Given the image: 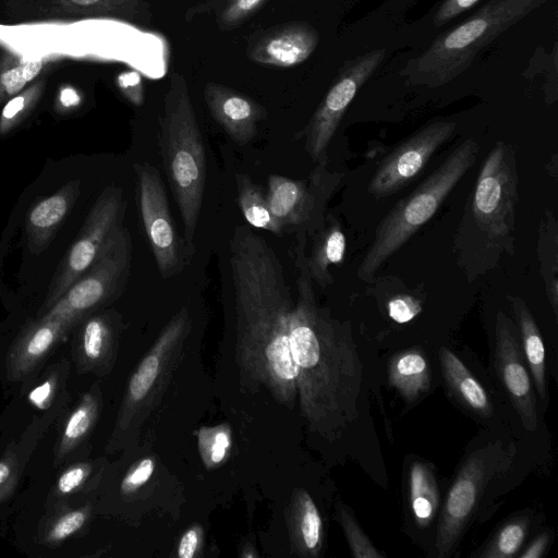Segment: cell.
<instances>
[{
	"label": "cell",
	"instance_id": "1",
	"mask_svg": "<svg viewBox=\"0 0 558 558\" xmlns=\"http://www.w3.org/2000/svg\"><path fill=\"white\" fill-rule=\"evenodd\" d=\"M230 268L241 373L293 409L298 396L289 326L294 302L279 256L263 236L238 226Z\"/></svg>",
	"mask_w": 558,
	"mask_h": 558
},
{
	"label": "cell",
	"instance_id": "10",
	"mask_svg": "<svg viewBox=\"0 0 558 558\" xmlns=\"http://www.w3.org/2000/svg\"><path fill=\"white\" fill-rule=\"evenodd\" d=\"M499 445L473 451L460 468L445 499L438 521L435 549L446 557L456 548L488 482L502 469Z\"/></svg>",
	"mask_w": 558,
	"mask_h": 558
},
{
	"label": "cell",
	"instance_id": "17",
	"mask_svg": "<svg viewBox=\"0 0 558 558\" xmlns=\"http://www.w3.org/2000/svg\"><path fill=\"white\" fill-rule=\"evenodd\" d=\"M204 97L210 114L239 145L250 143L266 110L251 97L219 83L209 82Z\"/></svg>",
	"mask_w": 558,
	"mask_h": 558
},
{
	"label": "cell",
	"instance_id": "19",
	"mask_svg": "<svg viewBox=\"0 0 558 558\" xmlns=\"http://www.w3.org/2000/svg\"><path fill=\"white\" fill-rule=\"evenodd\" d=\"M80 189V180H72L29 210L26 218V233L28 246L33 253L38 254L48 246L74 206Z\"/></svg>",
	"mask_w": 558,
	"mask_h": 558
},
{
	"label": "cell",
	"instance_id": "36",
	"mask_svg": "<svg viewBox=\"0 0 558 558\" xmlns=\"http://www.w3.org/2000/svg\"><path fill=\"white\" fill-rule=\"evenodd\" d=\"M23 59L5 52L0 57V105L5 104L28 84L22 74Z\"/></svg>",
	"mask_w": 558,
	"mask_h": 558
},
{
	"label": "cell",
	"instance_id": "25",
	"mask_svg": "<svg viewBox=\"0 0 558 558\" xmlns=\"http://www.w3.org/2000/svg\"><path fill=\"white\" fill-rule=\"evenodd\" d=\"M408 483L413 518L418 526L426 527L433 522L439 501L435 474L427 463L416 461L411 464Z\"/></svg>",
	"mask_w": 558,
	"mask_h": 558
},
{
	"label": "cell",
	"instance_id": "8",
	"mask_svg": "<svg viewBox=\"0 0 558 558\" xmlns=\"http://www.w3.org/2000/svg\"><path fill=\"white\" fill-rule=\"evenodd\" d=\"M131 260V235L122 226L112 234L89 269L44 315L76 325L87 314L109 304L122 293L129 279Z\"/></svg>",
	"mask_w": 558,
	"mask_h": 558
},
{
	"label": "cell",
	"instance_id": "37",
	"mask_svg": "<svg viewBox=\"0 0 558 558\" xmlns=\"http://www.w3.org/2000/svg\"><path fill=\"white\" fill-rule=\"evenodd\" d=\"M87 518L88 510L86 508L64 513L53 522L48 531L47 539L51 543L64 541L77 532L85 524Z\"/></svg>",
	"mask_w": 558,
	"mask_h": 558
},
{
	"label": "cell",
	"instance_id": "38",
	"mask_svg": "<svg viewBox=\"0 0 558 558\" xmlns=\"http://www.w3.org/2000/svg\"><path fill=\"white\" fill-rule=\"evenodd\" d=\"M155 459L146 457L140 460L124 476L121 483V492L130 495L143 487L155 471Z\"/></svg>",
	"mask_w": 558,
	"mask_h": 558
},
{
	"label": "cell",
	"instance_id": "39",
	"mask_svg": "<svg viewBox=\"0 0 558 558\" xmlns=\"http://www.w3.org/2000/svg\"><path fill=\"white\" fill-rule=\"evenodd\" d=\"M117 84L124 97L135 106L144 101V84L141 75L133 70L121 72L117 77Z\"/></svg>",
	"mask_w": 558,
	"mask_h": 558
},
{
	"label": "cell",
	"instance_id": "28",
	"mask_svg": "<svg viewBox=\"0 0 558 558\" xmlns=\"http://www.w3.org/2000/svg\"><path fill=\"white\" fill-rule=\"evenodd\" d=\"M239 206L245 220L253 227L276 234L284 232L283 226L271 214L266 196L248 175L235 174Z\"/></svg>",
	"mask_w": 558,
	"mask_h": 558
},
{
	"label": "cell",
	"instance_id": "18",
	"mask_svg": "<svg viewBox=\"0 0 558 558\" xmlns=\"http://www.w3.org/2000/svg\"><path fill=\"white\" fill-rule=\"evenodd\" d=\"M73 326L65 319L46 315L31 324L20 335L9 354L10 377L19 379L28 374Z\"/></svg>",
	"mask_w": 558,
	"mask_h": 558
},
{
	"label": "cell",
	"instance_id": "47",
	"mask_svg": "<svg viewBox=\"0 0 558 558\" xmlns=\"http://www.w3.org/2000/svg\"><path fill=\"white\" fill-rule=\"evenodd\" d=\"M43 59H31L22 61V74L27 83L34 81L43 70Z\"/></svg>",
	"mask_w": 558,
	"mask_h": 558
},
{
	"label": "cell",
	"instance_id": "2",
	"mask_svg": "<svg viewBox=\"0 0 558 558\" xmlns=\"http://www.w3.org/2000/svg\"><path fill=\"white\" fill-rule=\"evenodd\" d=\"M304 248V242L295 247L298 294L289 326L296 401L310 430L333 441L356 418L362 365L350 325L316 302Z\"/></svg>",
	"mask_w": 558,
	"mask_h": 558
},
{
	"label": "cell",
	"instance_id": "32",
	"mask_svg": "<svg viewBox=\"0 0 558 558\" xmlns=\"http://www.w3.org/2000/svg\"><path fill=\"white\" fill-rule=\"evenodd\" d=\"M527 527L529 520L523 517L507 522L480 556L485 558L514 557L525 539Z\"/></svg>",
	"mask_w": 558,
	"mask_h": 558
},
{
	"label": "cell",
	"instance_id": "27",
	"mask_svg": "<svg viewBox=\"0 0 558 558\" xmlns=\"http://www.w3.org/2000/svg\"><path fill=\"white\" fill-rule=\"evenodd\" d=\"M109 313L89 317L82 328L81 353L89 366H98L107 362L113 351L117 326Z\"/></svg>",
	"mask_w": 558,
	"mask_h": 558
},
{
	"label": "cell",
	"instance_id": "9",
	"mask_svg": "<svg viewBox=\"0 0 558 558\" xmlns=\"http://www.w3.org/2000/svg\"><path fill=\"white\" fill-rule=\"evenodd\" d=\"M125 209L126 201L119 186L109 185L101 192L50 282L40 316L94 264L112 234L122 227Z\"/></svg>",
	"mask_w": 558,
	"mask_h": 558
},
{
	"label": "cell",
	"instance_id": "20",
	"mask_svg": "<svg viewBox=\"0 0 558 558\" xmlns=\"http://www.w3.org/2000/svg\"><path fill=\"white\" fill-rule=\"evenodd\" d=\"M287 524L291 553L303 558L320 555L324 526L320 512L304 489H295L287 508Z\"/></svg>",
	"mask_w": 558,
	"mask_h": 558
},
{
	"label": "cell",
	"instance_id": "6",
	"mask_svg": "<svg viewBox=\"0 0 558 558\" xmlns=\"http://www.w3.org/2000/svg\"><path fill=\"white\" fill-rule=\"evenodd\" d=\"M480 146L473 138L463 141L450 155L381 219L356 271L363 281L399 251L437 211L476 160Z\"/></svg>",
	"mask_w": 558,
	"mask_h": 558
},
{
	"label": "cell",
	"instance_id": "16",
	"mask_svg": "<svg viewBox=\"0 0 558 558\" xmlns=\"http://www.w3.org/2000/svg\"><path fill=\"white\" fill-rule=\"evenodd\" d=\"M319 41L317 31L305 22H290L271 27L254 37L246 50L253 62L292 68L305 62Z\"/></svg>",
	"mask_w": 558,
	"mask_h": 558
},
{
	"label": "cell",
	"instance_id": "42",
	"mask_svg": "<svg viewBox=\"0 0 558 558\" xmlns=\"http://www.w3.org/2000/svg\"><path fill=\"white\" fill-rule=\"evenodd\" d=\"M90 465L75 464L65 470L59 477L57 488L61 494H70L78 488L90 473Z\"/></svg>",
	"mask_w": 558,
	"mask_h": 558
},
{
	"label": "cell",
	"instance_id": "29",
	"mask_svg": "<svg viewBox=\"0 0 558 558\" xmlns=\"http://www.w3.org/2000/svg\"><path fill=\"white\" fill-rule=\"evenodd\" d=\"M63 9L87 15H113L143 20L148 13L143 0H53Z\"/></svg>",
	"mask_w": 558,
	"mask_h": 558
},
{
	"label": "cell",
	"instance_id": "34",
	"mask_svg": "<svg viewBox=\"0 0 558 558\" xmlns=\"http://www.w3.org/2000/svg\"><path fill=\"white\" fill-rule=\"evenodd\" d=\"M337 515L354 558H383L385 555L371 543L351 509L341 500L337 501Z\"/></svg>",
	"mask_w": 558,
	"mask_h": 558
},
{
	"label": "cell",
	"instance_id": "12",
	"mask_svg": "<svg viewBox=\"0 0 558 558\" xmlns=\"http://www.w3.org/2000/svg\"><path fill=\"white\" fill-rule=\"evenodd\" d=\"M386 57V49L359 54L339 70L333 83L302 132L305 149L314 162L327 160L329 146L347 109L360 88L369 80Z\"/></svg>",
	"mask_w": 558,
	"mask_h": 558
},
{
	"label": "cell",
	"instance_id": "40",
	"mask_svg": "<svg viewBox=\"0 0 558 558\" xmlns=\"http://www.w3.org/2000/svg\"><path fill=\"white\" fill-rule=\"evenodd\" d=\"M481 0H444L433 17L434 26H445L462 13L472 9Z\"/></svg>",
	"mask_w": 558,
	"mask_h": 558
},
{
	"label": "cell",
	"instance_id": "48",
	"mask_svg": "<svg viewBox=\"0 0 558 558\" xmlns=\"http://www.w3.org/2000/svg\"><path fill=\"white\" fill-rule=\"evenodd\" d=\"M13 477L12 465L9 461L0 462V495L8 489Z\"/></svg>",
	"mask_w": 558,
	"mask_h": 558
},
{
	"label": "cell",
	"instance_id": "43",
	"mask_svg": "<svg viewBox=\"0 0 558 558\" xmlns=\"http://www.w3.org/2000/svg\"><path fill=\"white\" fill-rule=\"evenodd\" d=\"M203 539V530L201 525L194 524L189 527L181 536L177 556L179 558H193L197 555Z\"/></svg>",
	"mask_w": 558,
	"mask_h": 558
},
{
	"label": "cell",
	"instance_id": "45",
	"mask_svg": "<svg viewBox=\"0 0 558 558\" xmlns=\"http://www.w3.org/2000/svg\"><path fill=\"white\" fill-rule=\"evenodd\" d=\"M81 104V96L74 88L63 87L58 95V106L61 110H70Z\"/></svg>",
	"mask_w": 558,
	"mask_h": 558
},
{
	"label": "cell",
	"instance_id": "44",
	"mask_svg": "<svg viewBox=\"0 0 558 558\" xmlns=\"http://www.w3.org/2000/svg\"><path fill=\"white\" fill-rule=\"evenodd\" d=\"M56 385L57 379L54 376L47 378L29 392V402L39 410H46L52 402Z\"/></svg>",
	"mask_w": 558,
	"mask_h": 558
},
{
	"label": "cell",
	"instance_id": "11",
	"mask_svg": "<svg viewBox=\"0 0 558 558\" xmlns=\"http://www.w3.org/2000/svg\"><path fill=\"white\" fill-rule=\"evenodd\" d=\"M326 163L327 160L317 162L306 180L268 177V207L284 231H299V240H306V232L313 234L323 225L325 206L342 180V174L328 171Z\"/></svg>",
	"mask_w": 558,
	"mask_h": 558
},
{
	"label": "cell",
	"instance_id": "4",
	"mask_svg": "<svg viewBox=\"0 0 558 558\" xmlns=\"http://www.w3.org/2000/svg\"><path fill=\"white\" fill-rule=\"evenodd\" d=\"M159 147L181 214L184 243L193 253L206 184V154L186 80L178 72L171 74L163 99Z\"/></svg>",
	"mask_w": 558,
	"mask_h": 558
},
{
	"label": "cell",
	"instance_id": "24",
	"mask_svg": "<svg viewBox=\"0 0 558 558\" xmlns=\"http://www.w3.org/2000/svg\"><path fill=\"white\" fill-rule=\"evenodd\" d=\"M388 380L409 403L426 392L430 384L429 366L417 349H409L396 354L389 364Z\"/></svg>",
	"mask_w": 558,
	"mask_h": 558
},
{
	"label": "cell",
	"instance_id": "3",
	"mask_svg": "<svg viewBox=\"0 0 558 558\" xmlns=\"http://www.w3.org/2000/svg\"><path fill=\"white\" fill-rule=\"evenodd\" d=\"M519 179L515 150L498 141L486 156L456 235L459 265L472 282L515 251Z\"/></svg>",
	"mask_w": 558,
	"mask_h": 558
},
{
	"label": "cell",
	"instance_id": "14",
	"mask_svg": "<svg viewBox=\"0 0 558 558\" xmlns=\"http://www.w3.org/2000/svg\"><path fill=\"white\" fill-rule=\"evenodd\" d=\"M456 129V122L438 120L411 134L383 159L369 181L368 192L381 198L403 189L425 169Z\"/></svg>",
	"mask_w": 558,
	"mask_h": 558
},
{
	"label": "cell",
	"instance_id": "33",
	"mask_svg": "<svg viewBox=\"0 0 558 558\" xmlns=\"http://www.w3.org/2000/svg\"><path fill=\"white\" fill-rule=\"evenodd\" d=\"M201 457L207 468L221 464L231 449V430L227 425L202 428L197 436Z\"/></svg>",
	"mask_w": 558,
	"mask_h": 558
},
{
	"label": "cell",
	"instance_id": "15",
	"mask_svg": "<svg viewBox=\"0 0 558 558\" xmlns=\"http://www.w3.org/2000/svg\"><path fill=\"white\" fill-rule=\"evenodd\" d=\"M514 324L501 311L495 325V366L524 427L535 430L537 426L536 399L533 381L525 367Z\"/></svg>",
	"mask_w": 558,
	"mask_h": 558
},
{
	"label": "cell",
	"instance_id": "7",
	"mask_svg": "<svg viewBox=\"0 0 558 558\" xmlns=\"http://www.w3.org/2000/svg\"><path fill=\"white\" fill-rule=\"evenodd\" d=\"M191 327L189 311L183 307L165 326L132 374L113 435L117 446L135 439L161 399L182 356Z\"/></svg>",
	"mask_w": 558,
	"mask_h": 558
},
{
	"label": "cell",
	"instance_id": "23",
	"mask_svg": "<svg viewBox=\"0 0 558 558\" xmlns=\"http://www.w3.org/2000/svg\"><path fill=\"white\" fill-rule=\"evenodd\" d=\"M439 360L442 375L454 395L477 414L489 416L493 412L489 397L462 361L446 348L440 349Z\"/></svg>",
	"mask_w": 558,
	"mask_h": 558
},
{
	"label": "cell",
	"instance_id": "22",
	"mask_svg": "<svg viewBox=\"0 0 558 558\" xmlns=\"http://www.w3.org/2000/svg\"><path fill=\"white\" fill-rule=\"evenodd\" d=\"M519 329V336L525 362L531 372L533 384L541 399L547 401L545 379L546 357L541 331L526 303L519 296L508 295Z\"/></svg>",
	"mask_w": 558,
	"mask_h": 558
},
{
	"label": "cell",
	"instance_id": "21",
	"mask_svg": "<svg viewBox=\"0 0 558 558\" xmlns=\"http://www.w3.org/2000/svg\"><path fill=\"white\" fill-rule=\"evenodd\" d=\"M314 234L312 251L306 257L307 268L313 282L327 288L333 283L329 268L342 264L347 240L340 221L331 215Z\"/></svg>",
	"mask_w": 558,
	"mask_h": 558
},
{
	"label": "cell",
	"instance_id": "41",
	"mask_svg": "<svg viewBox=\"0 0 558 558\" xmlns=\"http://www.w3.org/2000/svg\"><path fill=\"white\" fill-rule=\"evenodd\" d=\"M420 312V302L410 295H397L388 303L389 316L397 323L410 322Z\"/></svg>",
	"mask_w": 558,
	"mask_h": 558
},
{
	"label": "cell",
	"instance_id": "46",
	"mask_svg": "<svg viewBox=\"0 0 558 558\" xmlns=\"http://www.w3.org/2000/svg\"><path fill=\"white\" fill-rule=\"evenodd\" d=\"M549 537L547 533L538 535L523 551L520 557L522 558H539L545 553L548 546Z\"/></svg>",
	"mask_w": 558,
	"mask_h": 558
},
{
	"label": "cell",
	"instance_id": "13",
	"mask_svg": "<svg viewBox=\"0 0 558 558\" xmlns=\"http://www.w3.org/2000/svg\"><path fill=\"white\" fill-rule=\"evenodd\" d=\"M134 169L145 232L158 270L167 279L182 271L190 252L173 226L166 189L158 170L148 162L136 163Z\"/></svg>",
	"mask_w": 558,
	"mask_h": 558
},
{
	"label": "cell",
	"instance_id": "31",
	"mask_svg": "<svg viewBox=\"0 0 558 558\" xmlns=\"http://www.w3.org/2000/svg\"><path fill=\"white\" fill-rule=\"evenodd\" d=\"M45 89L44 80H38L10 98L0 114V134L15 129L35 108Z\"/></svg>",
	"mask_w": 558,
	"mask_h": 558
},
{
	"label": "cell",
	"instance_id": "30",
	"mask_svg": "<svg viewBox=\"0 0 558 558\" xmlns=\"http://www.w3.org/2000/svg\"><path fill=\"white\" fill-rule=\"evenodd\" d=\"M98 413V400L92 393L83 397L81 403L70 414L61 438L60 456L73 449L94 425Z\"/></svg>",
	"mask_w": 558,
	"mask_h": 558
},
{
	"label": "cell",
	"instance_id": "35",
	"mask_svg": "<svg viewBox=\"0 0 558 558\" xmlns=\"http://www.w3.org/2000/svg\"><path fill=\"white\" fill-rule=\"evenodd\" d=\"M269 0H221L217 23L222 31H231L253 17Z\"/></svg>",
	"mask_w": 558,
	"mask_h": 558
},
{
	"label": "cell",
	"instance_id": "5",
	"mask_svg": "<svg viewBox=\"0 0 558 558\" xmlns=\"http://www.w3.org/2000/svg\"><path fill=\"white\" fill-rule=\"evenodd\" d=\"M549 0H489L469 19L438 36L408 61L401 74L411 85L437 88L457 78L508 28Z\"/></svg>",
	"mask_w": 558,
	"mask_h": 558
},
{
	"label": "cell",
	"instance_id": "26",
	"mask_svg": "<svg viewBox=\"0 0 558 558\" xmlns=\"http://www.w3.org/2000/svg\"><path fill=\"white\" fill-rule=\"evenodd\" d=\"M537 256L548 302L555 316L558 315V222L551 210H547L538 229Z\"/></svg>",
	"mask_w": 558,
	"mask_h": 558
}]
</instances>
